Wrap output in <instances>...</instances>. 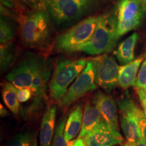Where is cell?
I'll use <instances>...</instances> for the list:
<instances>
[{"instance_id":"cell-9","label":"cell","mask_w":146,"mask_h":146,"mask_svg":"<svg viewBox=\"0 0 146 146\" xmlns=\"http://www.w3.org/2000/svg\"><path fill=\"white\" fill-rule=\"evenodd\" d=\"M120 113V126L127 142L134 146L141 137L138 120L134 112V102L129 96L118 101Z\"/></svg>"},{"instance_id":"cell-12","label":"cell","mask_w":146,"mask_h":146,"mask_svg":"<svg viewBox=\"0 0 146 146\" xmlns=\"http://www.w3.org/2000/svg\"><path fill=\"white\" fill-rule=\"evenodd\" d=\"M146 15V5L141 0H120L116 9L118 21L126 22Z\"/></svg>"},{"instance_id":"cell-15","label":"cell","mask_w":146,"mask_h":146,"mask_svg":"<svg viewBox=\"0 0 146 146\" xmlns=\"http://www.w3.org/2000/svg\"><path fill=\"white\" fill-rule=\"evenodd\" d=\"M102 121L100 112L94 103L87 102L84 108L83 124L78 137L83 139Z\"/></svg>"},{"instance_id":"cell-10","label":"cell","mask_w":146,"mask_h":146,"mask_svg":"<svg viewBox=\"0 0 146 146\" xmlns=\"http://www.w3.org/2000/svg\"><path fill=\"white\" fill-rule=\"evenodd\" d=\"M83 140L87 146H116L123 143V137L119 130L102 120Z\"/></svg>"},{"instance_id":"cell-28","label":"cell","mask_w":146,"mask_h":146,"mask_svg":"<svg viewBox=\"0 0 146 146\" xmlns=\"http://www.w3.org/2000/svg\"><path fill=\"white\" fill-rule=\"evenodd\" d=\"M88 10L89 9L94 8L100 3L101 0H76Z\"/></svg>"},{"instance_id":"cell-34","label":"cell","mask_w":146,"mask_h":146,"mask_svg":"<svg viewBox=\"0 0 146 146\" xmlns=\"http://www.w3.org/2000/svg\"><path fill=\"white\" fill-rule=\"evenodd\" d=\"M47 0H39V3H40V8H45V3H46Z\"/></svg>"},{"instance_id":"cell-36","label":"cell","mask_w":146,"mask_h":146,"mask_svg":"<svg viewBox=\"0 0 146 146\" xmlns=\"http://www.w3.org/2000/svg\"><path fill=\"white\" fill-rule=\"evenodd\" d=\"M142 1H143V3H144V4L146 5V0H141Z\"/></svg>"},{"instance_id":"cell-20","label":"cell","mask_w":146,"mask_h":146,"mask_svg":"<svg viewBox=\"0 0 146 146\" xmlns=\"http://www.w3.org/2000/svg\"><path fill=\"white\" fill-rule=\"evenodd\" d=\"M5 146H38L36 133L33 131H23L12 137Z\"/></svg>"},{"instance_id":"cell-22","label":"cell","mask_w":146,"mask_h":146,"mask_svg":"<svg viewBox=\"0 0 146 146\" xmlns=\"http://www.w3.org/2000/svg\"><path fill=\"white\" fill-rule=\"evenodd\" d=\"M0 1L1 5L12 11L14 13L19 16L21 21L30 12L28 7L21 2L20 0H0Z\"/></svg>"},{"instance_id":"cell-31","label":"cell","mask_w":146,"mask_h":146,"mask_svg":"<svg viewBox=\"0 0 146 146\" xmlns=\"http://www.w3.org/2000/svg\"><path fill=\"white\" fill-rule=\"evenodd\" d=\"M72 146H87L84 141L83 139L78 137L74 143H72Z\"/></svg>"},{"instance_id":"cell-8","label":"cell","mask_w":146,"mask_h":146,"mask_svg":"<svg viewBox=\"0 0 146 146\" xmlns=\"http://www.w3.org/2000/svg\"><path fill=\"white\" fill-rule=\"evenodd\" d=\"M98 86L108 94H110L118 84L120 66L115 58L108 54L93 58Z\"/></svg>"},{"instance_id":"cell-16","label":"cell","mask_w":146,"mask_h":146,"mask_svg":"<svg viewBox=\"0 0 146 146\" xmlns=\"http://www.w3.org/2000/svg\"><path fill=\"white\" fill-rule=\"evenodd\" d=\"M83 110L81 105L74 108L69 115L66 123L64 137L67 142L74 139L81 132L83 124Z\"/></svg>"},{"instance_id":"cell-29","label":"cell","mask_w":146,"mask_h":146,"mask_svg":"<svg viewBox=\"0 0 146 146\" xmlns=\"http://www.w3.org/2000/svg\"><path fill=\"white\" fill-rule=\"evenodd\" d=\"M20 1L31 10L40 8L39 0H20Z\"/></svg>"},{"instance_id":"cell-30","label":"cell","mask_w":146,"mask_h":146,"mask_svg":"<svg viewBox=\"0 0 146 146\" xmlns=\"http://www.w3.org/2000/svg\"><path fill=\"white\" fill-rule=\"evenodd\" d=\"M140 104H141L142 108L143 110V112L146 116V92L145 91H137Z\"/></svg>"},{"instance_id":"cell-32","label":"cell","mask_w":146,"mask_h":146,"mask_svg":"<svg viewBox=\"0 0 146 146\" xmlns=\"http://www.w3.org/2000/svg\"><path fill=\"white\" fill-rule=\"evenodd\" d=\"M0 115H1V117H5L8 115V110L3 106L2 104L0 105Z\"/></svg>"},{"instance_id":"cell-35","label":"cell","mask_w":146,"mask_h":146,"mask_svg":"<svg viewBox=\"0 0 146 146\" xmlns=\"http://www.w3.org/2000/svg\"><path fill=\"white\" fill-rule=\"evenodd\" d=\"M123 146H133V145H130V144H129L127 143H124L123 145Z\"/></svg>"},{"instance_id":"cell-21","label":"cell","mask_w":146,"mask_h":146,"mask_svg":"<svg viewBox=\"0 0 146 146\" xmlns=\"http://www.w3.org/2000/svg\"><path fill=\"white\" fill-rule=\"evenodd\" d=\"M12 19L1 16L0 19V42L1 43H11L16 35V28Z\"/></svg>"},{"instance_id":"cell-14","label":"cell","mask_w":146,"mask_h":146,"mask_svg":"<svg viewBox=\"0 0 146 146\" xmlns=\"http://www.w3.org/2000/svg\"><path fill=\"white\" fill-rule=\"evenodd\" d=\"M144 58L145 56H141L131 62L120 66L118 84L121 88L127 89L131 86H134L139 67L143 62Z\"/></svg>"},{"instance_id":"cell-5","label":"cell","mask_w":146,"mask_h":146,"mask_svg":"<svg viewBox=\"0 0 146 146\" xmlns=\"http://www.w3.org/2000/svg\"><path fill=\"white\" fill-rule=\"evenodd\" d=\"M46 62V59L41 55L27 52L21 61L7 74L5 78L16 88H30L35 76Z\"/></svg>"},{"instance_id":"cell-19","label":"cell","mask_w":146,"mask_h":146,"mask_svg":"<svg viewBox=\"0 0 146 146\" xmlns=\"http://www.w3.org/2000/svg\"><path fill=\"white\" fill-rule=\"evenodd\" d=\"M16 58V50L13 43H1L0 68L1 72H7L13 66Z\"/></svg>"},{"instance_id":"cell-11","label":"cell","mask_w":146,"mask_h":146,"mask_svg":"<svg viewBox=\"0 0 146 146\" xmlns=\"http://www.w3.org/2000/svg\"><path fill=\"white\" fill-rule=\"evenodd\" d=\"M93 103L101 114L102 120L118 130V113L116 102L109 95L98 91L95 93Z\"/></svg>"},{"instance_id":"cell-1","label":"cell","mask_w":146,"mask_h":146,"mask_svg":"<svg viewBox=\"0 0 146 146\" xmlns=\"http://www.w3.org/2000/svg\"><path fill=\"white\" fill-rule=\"evenodd\" d=\"M20 24V36L25 47L47 52L53 43V22L44 8L30 10Z\"/></svg>"},{"instance_id":"cell-3","label":"cell","mask_w":146,"mask_h":146,"mask_svg":"<svg viewBox=\"0 0 146 146\" xmlns=\"http://www.w3.org/2000/svg\"><path fill=\"white\" fill-rule=\"evenodd\" d=\"M118 19L112 14H102L92 38L79 52L94 56L111 52L119 38L117 33Z\"/></svg>"},{"instance_id":"cell-33","label":"cell","mask_w":146,"mask_h":146,"mask_svg":"<svg viewBox=\"0 0 146 146\" xmlns=\"http://www.w3.org/2000/svg\"><path fill=\"white\" fill-rule=\"evenodd\" d=\"M134 146H146V143L144 141L143 137L141 136V137L139 139V140L137 142V143Z\"/></svg>"},{"instance_id":"cell-27","label":"cell","mask_w":146,"mask_h":146,"mask_svg":"<svg viewBox=\"0 0 146 146\" xmlns=\"http://www.w3.org/2000/svg\"><path fill=\"white\" fill-rule=\"evenodd\" d=\"M33 97V93L31 88L25 87V88L18 89V99L20 103H25L29 101Z\"/></svg>"},{"instance_id":"cell-7","label":"cell","mask_w":146,"mask_h":146,"mask_svg":"<svg viewBox=\"0 0 146 146\" xmlns=\"http://www.w3.org/2000/svg\"><path fill=\"white\" fill-rule=\"evenodd\" d=\"M45 8L53 23L58 26L77 21L87 10L76 0H47Z\"/></svg>"},{"instance_id":"cell-2","label":"cell","mask_w":146,"mask_h":146,"mask_svg":"<svg viewBox=\"0 0 146 146\" xmlns=\"http://www.w3.org/2000/svg\"><path fill=\"white\" fill-rule=\"evenodd\" d=\"M89 59L73 60L62 58L56 62L49 83V93L52 100L59 102L86 67Z\"/></svg>"},{"instance_id":"cell-37","label":"cell","mask_w":146,"mask_h":146,"mask_svg":"<svg viewBox=\"0 0 146 146\" xmlns=\"http://www.w3.org/2000/svg\"><path fill=\"white\" fill-rule=\"evenodd\" d=\"M145 56H146V53H145Z\"/></svg>"},{"instance_id":"cell-6","label":"cell","mask_w":146,"mask_h":146,"mask_svg":"<svg viewBox=\"0 0 146 146\" xmlns=\"http://www.w3.org/2000/svg\"><path fill=\"white\" fill-rule=\"evenodd\" d=\"M97 87L94 60L89 59L83 72L73 82L63 98L58 102L60 106L62 108H67L87 94L96 90Z\"/></svg>"},{"instance_id":"cell-25","label":"cell","mask_w":146,"mask_h":146,"mask_svg":"<svg viewBox=\"0 0 146 146\" xmlns=\"http://www.w3.org/2000/svg\"><path fill=\"white\" fill-rule=\"evenodd\" d=\"M134 87L136 91H141L146 92V56H145V59L139 70Z\"/></svg>"},{"instance_id":"cell-24","label":"cell","mask_w":146,"mask_h":146,"mask_svg":"<svg viewBox=\"0 0 146 146\" xmlns=\"http://www.w3.org/2000/svg\"><path fill=\"white\" fill-rule=\"evenodd\" d=\"M143 18V16H140L129 21H118L117 33L118 36L120 37V36L124 35L127 33L130 32L131 31H133L136 28H137L141 25Z\"/></svg>"},{"instance_id":"cell-4","label":"cell","mask_w":146,"mask_h":146,"mask_svg":"<svg viewBox=\"0 0 146 146\" xmlns=\"http://www.w3.org/2000/svg\"><path fill=\"white\" fill-rule=\"evenodd\" d=\"M102 15L87 17L63 33L56 38L54 47L60 52H79L90 41Z\"/></svg>"},{"instance_id":"cell-17","label":"cell","mask_w":146,"mask_h":146,"mask_svg":"<svg viewBox=\"0 0 146 146\" xmlns=\"http://www.w3.org/2000/svg\"><path fill=\"white\" fill-rule=\"evenodd\" d=\"M138 39L139 35L134 33L118 45L115 54L121 64L125 65L134 60L135 48Z\"/></svg>"},{"instance_id":"cell-23","label":"cell","mask_w":146,"mask_h":146,"mask_svg":"<svg viewBox=\"0 0 146 146\" xmlns=\"http://www.w3.org/2000/svg\"><path fill=\"white\" fill-rule=\"evenodd\" d=\"M66 120V116H64L58 123L55 129L54 135L51 146H68V142L66 141L64 137V129Z\"/></svg>"},{"instance_id":"cell-13","label":"cell","mask_w":146,"mask_h":146,"mask_svg":"<svg viewBox=\"0 0 146 146\" xmlns=\"http://www.w3.org/2000/svg\"><path fill=\"white\" fill-rule=\"evenodd\" d=\"M57 107L55 105L49 106L41 119L39 132V145L51 146L55 133Z\"/></svg>"},{"instance_id":"cell-26","label":"cell","mask_w":146,"mask_h":146,"mask_svg":"<svg viewBox=\"0 0 146 146\" xmlns=\"http://www.w3.org/2000/svg\"><path fill=\"white\" fill-rule=\"evenodd\" d=\"M134 112L137 119L138 120L140 130L141 132V135L146 143V116L143 111L140 109L135 104L134 106Z\"/></svg>"},{"instance_id":"cell-18","label":"cell","mask_w":146,"mask_h":146,"mask_svg":"<svg viewBox=\"0 0 146 146\" xmlns=\"http://www.w3.org/2000/svg\"><path fill=\"white\" fill-rule=\"evenodd\" d=\"M2 99L6 107L13 114L18 115L21 111V105L18 99V88L10 82L3 84Z\"/></svg>"}]
</instances>
